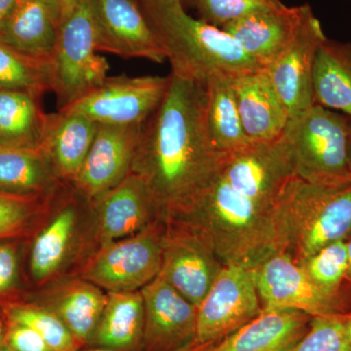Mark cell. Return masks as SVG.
Instances as JSON below:
<instances>
[{
	"mask_svg": "<svg viewBox=\"0 0 351 351\" xmlns=\"http://www.w3.org/2000/svg\"><path fill=\"white\" fill-rule=\"evenodd\" d=\"M169 76L162 101L142 127L131 169L164 223L188 209L216 181L226 156L208 135L204 85Z\"/></svg>",
	"mask_w": 351,
	"mask_h": 351,
	"instance_id": "1",
	"label": "cell"
},
{
	"mask_svg": "<svg viewBox=\"0 0 351 351\" xmlns=\"http://www.w3.org/2000/svg\"><path fill=\"white\" fill-rule=\"evenodd\" d=\"M169 223L195 232L225 267L254 269L279 252L272 208L245 197L219 176Z\"/></svg>",
	"mask_w": 351,
	"mask_h": 351,
	"instance_id": "2",
	"label": "cell"
},
{
	"mask_svg": "<svg viewBox=\"0 0 351 351\" xmlns=\"http://www.w3.org/2000/svg\"><path fill=\"white\" fill-rule=\"evenodd\" d=\"M172 66V75L206 85L214 76L263 69L228 32L195 19L184 0H138Z\"/></svg>",
	"mask_w": 351,
	"mask_h": 351,
	"instance_id": "3",
	"label": "cell"
},
{
	"mask_svg": "<svg viewBox=\"0 0 351 351\" xmlns=\"http://www.w3.org/2000/svg\"><path fill=\"white\" fill-rule=\"evenodd\" d=\"M279 253L302 265L351 235V184L332 188L294 177L272 205Z\"/></svg>",
	"mask_w": 351,
	"mask_h": 351,
	"instance_id": "4",
	"label": "cell"
},
{
	"mask_svg": "<svg viewBox=\"0 0 351 351\" xmlns=\"http://www.w3.org/2000/svg\"><path fill=\"white\" fill-rule=\"evenodd\" d=\"M295 176L320 186L351 184V119L313 105L289 120L283 132Z\"/></svg>",
	"mask_w": 351,
	"mask_h": 351,
	"instance_id": "5",
	"label": "cell"
},
{
	"mask_svg": "<svg viewBox=\"0 0 351 351\" xmlns=\"http://www.w3.org/2000/svg\"><path fill=\"white\" fill-rule=\"evenodd\" d=\"M91 0H80L60 27L50 61L51 91L63 110L100 87L110 64L97 54Z\"/></svg>",
	"mask_w": 351,
	"mask_h": 351,
	"instance_id": "6",
	"label": "cell"
},
{
	"mask_svg": "<svg viewBox=\"0 0 351 351\" xmlns=\"http://www.w3.org/2000/svg\"><path fill=\"white\" fill-rule=\"evenodd\" d=\"M166 223L101 247L85 269V280L108 292H136L160 274Z\"/></svg>",
	"mask_w": 351,
	"mask_h": 351,
	"instance_id": "7",
	"label": "cell"
},
{
	"mask_svg": "<svg viewBox=\"0 0 351 351\" xmlns=\"http://www.w3.org/2000/svg\"><path fill=\"white\" fill-rule=\"evenodd\" d=\"M253 270L263 311L294 309L313 317L351 311L350 290L338 295L324 292L285 254H272Z\"/></svg>",
	"mask_w": 351,
	"mask_h": 351,
	"instance_id": "8",
	"label": "cell"
},
{
	"mask_svg": "<svg viewBox=\"0 0 351 351\" xmlns=\"http://www.w3.org/2000/svg\"><path fill=\"white\" fill-rule=\"evenodd\" d=\"M297 177L283 134L271 141L249 142L223 156L219 178L237 193L272 208L285 184Z\"/></svg>",
	"mask_w": 351,
	"mask_h": 351,
	"instance_id": "9",
	"label": "cell"
},
{
	"mask_svg": "<svg viewBox=\"0 0 351 351\" xmlns=\"http://www.w3.org/2000/svg\"><path fill=\"white\" fill-rule=\"evenodd\" d=\"M262 311L254 270L223 267L197 306L196 345L218 343L257 317Z\"/></svg>",
	"mask_w": 351,
	"mask_h": 351,
	"instance_id": "10",
	"label": "cell"
},
{
	"mask_svg": "<svg viewBox=\"0 0 351 351\" xmlns=\"http://www.w3.org/2000/svg\"><path fill=\"white\" fill-rule=\"evenodd\" d=\"M170 76H112L64 112L80 113L98 124L143 125L162 101Z\"/></svg>",
	"mask_w": 351,
	"mask_h": 351,
	"instance_id": "11",
	"label": "cell"
},
{
	"mask_svg": "<svg viewBox=\"0 0 351 351\" xmlns=\"http://www.w3.org/2000/svg\"><path fill=\"white\" fill-rule=\"evenodd\" d=\"M223 267L195 232L180 223H166L158 276L191 304L199 306Z\"/></svg>",
	"mask_w": 351,
	"mask_h": 351,
	"instance_id": "12",
	"label": "cell"
},
{
	"mask_svg": "<svg viewBox=\"0 0 351 351\" xmlns=\"http://www.w3.org/2000/svg\"><path fill=\"white\" fill-rule=\"evenodd\" d=\"M96 50L162 64L166 55L138 0H91Z\"/></svg>",
	"mask_w": 351,
	"mask_h": 351,
	"instance_id": "13",
	"label": "cell"
},
{
	"mask_svg": "<svg viewBox=\"0 0 351 351\" xmlns=\"http://www.w3.org/2000/svg\"><path fill=\"white\" fill-rule=\"evenodd\" d=\"M325 38L320 21L311 9L295 38L265 68L290 119L314 105V61Z\"/></svg>",
	"mask_w": 351,
	"mask_h": 351,
	"instance_id": "14",
	"label": "cell"
},
{
	"mask_svg": "<svg viewBox=\"0 0 351 351\" xmlns=\"http://www.w3.org/2000/svg\"><path fill=\"white\" fill-rule=\"evenodd\" d=\"M144 125V124H143ZM143 125L98 124L73 188L94 201L130 175Z\"/></svg>",
	"mask_w": 351,
	"mask_h": 351,
	"instance_id": "15",
	"label": "cell"
},
{
	"mask_svg": "<svg viewBox=\"0 0 351 351\" xmlns=\"http://www.w3.org/2000/svg\"><path fill=\"white\" fill-rule=\"evenodd\" d=\"M140 291L145 306L142 351H176L195 343V304L160 276Z\"/></svg>",
	"mask_w": 351,
	"mask_h": 351,
	"instance_id": "16",
	"label": "cell"
},
{
	"mask_svg": "<svg viewBox=\"0 0 351 351\" xmlns=\"http://www.w3.org/2000/svg\"><path fill=\"white\" fill-rule=\"evenodd\" d=\"M311 10L308 4L252 13L223 25L228 32L261 66L265 69L276 59L295 38Z\"/></svg>",
	"mask_w": 351,
	"mask_h": 351,
	"instance_id": "17",
	"label": "cell"
},
{
	"mask_svg": "<svg viewBox=\"0 0 351 351\" xmlns=\"http://www.w3.org/2000/svg\"><path fill=\"white\" fill-rule=\"evenodd\" d=\"M94 201L103 246L134 237L161 221L144 182L131 173Z\"/></svg>",
	"mask_w": 351,
	"mask_h": 351,
	"instance_id": "18",
	"label": "cell"
},
{
	"mask_svg": "<svg viewBox=\"0 0 351 351\" xmlns=\"http://www.w3.org/2000/svg\"><path fill=\"white\" fill-rule=\"evenodd\" d=\"M245 134L251 142L280 137L290 117L265 69L232 76Z\"/></svg>",
	"mask_w": 351,
	"mask_h": 351,
	"instance_id": "19",
	"label": "cell"
},
{
	"mask_svg": "<svg viewBox=\"0 0 351 351\" xmlns=\"http://www.w3.org/2000/svg\"><path fill=\"white\" fill-rule=\"evenodd\" d=\"M313 318L294 309L262 311L237 332L200 351H294Z\"/></svg>",
	"mask_w": 351,
	"mask_h": 351,
	"instance_id": "20",
	"label": "cell"
},
{
	"mask_svg": "<svg viewBox=\"0 0 351 351\" xmlns=\"http://www.w3.org/2000/svg\"><path fill=\"white\" fill-rule=\"evenodd\" d=\"M62 23L61 10L53 0H20L0 27V43L50 63Z\"/></svg>",
	"mask_w": 351,
	"mask_h": 351,
	"instance_id": "21",
	"label": "cell"
},
{
	"mask_svg": "<svg viewBox=\"0 0 351 351\" xmlns=\"http://www.w3.org/2000/svg\"><path fill=\"white\" fill-rule=\"evenodd\" d=\"M98 123L80 113H49L39 151L60 182L73 184L90 151Z\"/></svg>",
	"mask_w": 351,
	"mask_h": 351,
	"instance_id": "22",
	"label": "cell"
},
{
	"mask_svg": "<svg viewBox=\"0 0 351 351\" xmlns=\"http://www.w3.org/2000/svg\"><path fill=\"white\" fill-rule=\"evenodd\" d=\"M90 346L112 351H142L145 306L141 291L108 292Z\"/></svg>",
	"mask_w": 351,
	"mask_h": 351,
	"instance_id": "23",
	"label": "cell"
},
{
	"mask_svg": "<svg viewBox=\"0 0 351 351\" xmlns=\"http://www.w3.org/2000/svg\"><path fill=\"white\" fill-rule=\"evenodd\" d=\"M314 105L341 110L351 119V43L325 38L313 66Z\"/></svg>",
	"mask_w": 351,
	"mask_h": 351,
	"instance_id": "24",
	"label": "cell"
},
{
	"mask_svg": "<svg viewBox=\"0 0 351 351\" xmlns=\"http://www.w3.org/2000/svg\"><path fill=\"white\" fill-rule=\"evenodd\" d=\"M60 184L39 149L0 145V193L43 199Z\"/></svg>",
	"mask_w": 351,
	"mask_h": 351,
	"instance_id": "25",
	"label": "cell"
},
{
	"mask_svg": "<svg viewBox=\"0 0 351 351\" xmlns=\"http://www.w3.org/2000/svg\"><path fill=\"white\" fill-rule=\"evenodd\" d=\"M40 98L25 92L0 90V145L39 149L45 134L48 114Z\"/></svg>",
	"mask_w": 351,
	"mask_h": 351,
	"instance_id": "26",
	"label": "cell"
},
{
	"mask_svg": "<svg viewBox=\"0 0 351 351\" xmlns=\"http://www.w3.org/2000/svg\"><path fill=\"white\" fill-rule=\"evenodd\" d=\"M205 120L208 135L221 154L241 149L251 142L245 134L232 86V76H214L205 85Z\"/></svg>",
	"mask_w": 351,
	"mask_h": 351,
	"instance_id": "27",
	"label": "cell"
},
{
	"mask_svg": "<svg viewBox=\"0 0 351 351\" xmlns=\"http://www.w3.org/2000/svg\"><path fill=\"white\" fill-rule=\"evenodd\" d=\"M108 295L87 280L69 284L51 311L61 318L80 346H90L107 302ZM48 307V306H47Z\"/></svg>",
	"mask_w": 351,
	"mask_h": 351,
	"instance_id": "28",
	"label": "cell"
},
{
	"mask_svg": "<svg viewBox=\"0 0 351 351\" xmlns=\"http://www.w3.org/2000/svg\"><path fill=\"white\" fill-rule=\"evenodd\" d=\"M75 203V200H69L32 242L29 267L36 283L56 274L66 258L77 219Z\"/></svg>",
	"mask_w": 351,
	"mask_h": 351,
	"instance_id": "29",
	"label": "cell"
},
{
	"mask_svg": "<svg viewBox=\"0 0 351 351\" xmlns=\"http://www.w3.org/2000/svg\"><path fill=\"white\" fill-rule=\"evenodd\" d=\"M0 90L25 92L41 98L51 91L49 62L25 56L0 43Z\"/></svg>",
	"mask_w": 351,
	"mask_h": 351,
	"instance_id": "30",
	"label": "cell"
},
{
	"mask_svg": "<svg viewBox=\"0 0 351 351\" xmlns=\"http://www.w3.org/2000/svg\"><path fill=\"white\" fill-rule=\"evenodd\" d=\"M5 319L23 323L38 332L55 351H80L68 327L49 307L29 302H14L0 306Z\"/></svg>",
	"mask_w": 351,
	"mask_h": 351,
	"instance_id": "31",
	"label": "cell"
},
{
	"mask_svg": "<svg viewBox=\"0 0 351 351\" xmlns=\"http://www.w3.org/2000/svg\"><path fill=\"white\" fill-rule=\"evenodd\" d=\"M300 265L324 292L338 295L350 291L346 285L348 254L345 240L328 245Z\"/></svg>",
	"mask_w": 351,
	"mask_h": 351,
	"instance_id": "32",
	"label": "cell"
},
{
	"mask_svg": "<svg viewBox=\"0 0 351 351\" xmlns=\"http://www.w3.org/2000/svg\"><path fill=\"white\" fill-rule=\"evenodd\" d=\"M196 9L200 19L218 27L230 24L252 13L278 8L280 0H184Z\"/></svg>",
	"mask_w": 351,
	"mask_h": 351,
	"instance_id": "33",
	"label": "cell"
},
{
	"mask_svg": "<svg viewBox=\"0 0 351 351\" xmlns=\"http://www.w3.org/2000/svg\"><path fill=\"white\" fill-rule=\"evenodd\" d=\"M41 200L0 193V240L22 239L40 214Z\"/></svg>",
	"mask_w": 351,
	"mask_h": 351,
	"instance_id": "34",
	"label": "cell"
},
{
	"mask_svg": "<svg viewBox=\"0 0 351 351\" xmlns=\"http://www.w3.org/2000/svg\"><path fill=\"white\" fill-rule=\"evenodd\" d=\"M345 315L313 317L308 332L294 351H351V341L345 332Z\"/></svg>",
	"mask_w": 351,
	"mask_h": 351,
	"instance_id": "35",
	"label": "cell"
},
{
	"mask_svg": "<svg viewBox=\"0 0 351 351\" xmlns=\"http://www.w3.org/2000/svg\"><path fill=\"white\" fill-rule=\"evenodd\" d=\"M20 239L0 240V306L16 302L21 290Z\"/></svg>",
	"mask_w": 351,
	"mask_h": 351,
	"instance_id": "36",
	"label": "cell"
},
{
	"mask_svg": "<svg viewBox=\"0 0 351 351\" xmlns=\"http://www.w3.org/2000/svg\"><path fill=\"white\" fill-rule=\"evenodd\" d=\"M4 318V317H3ZM5 346L12 351H55L32 328L5 319Z\"/></svg>",
	"mask_w": 351,
	"mask_h": 351,
	"instance_id": "37",
	"label": "cell"
},
{
	"mask_svg": "<svg viewBox=\"0 0 351 351\" xmlns=\"http://www.w3.org/2000/svg\"><path fill=\"white\" fill-rule=\"evenodd\" d=\"M19 2L20 0H0V27L8 19Z\"/></svg>",
	"mask_w": 351,
	"mask_h": 351,
	"instance_id": "38",
	"label": "cell"
},
{
	"mask_svg": "<svg viewBox=\"0 0 351 351\" xmlns=\"http://www.w3.org/2000/svg\"><path fill=\"white\" fill-rule=\"evenodd\" d=\"M61 10L63 21L71 14L80 0H53Z\"/></svg>",
	"mask_w": 351,
	"mask_h": 351,
	"instance_id": "39",
	"label": "cell"
},
{
	"mask_svg": "<svg viewBox=\"0 0 351 351\" xmlns=\"http://www.w3.org/2000/svg\"><path fill=\"white\" fill-rule=\"evenodd\" d=\"M5 320L0 311V350L5 346Z\"/></svg>",
	"mask_w": 351,
	"mask_h": 351,
	"instance_id": "40",
	"label": "cell"
},
{
	"mask_svg": "<svg viewBox=\"0 0 351 351\" xmlns=\"http://www.w3.org/2000/svg\"><path fill=\"white\" fill-rule=\"evenodd\" d=\"M203 346H197V345H196V343H193V345L184 346V348H180V350H178L176 351H200L201 348H202ZM83 351H112V350H104V348H90V350H83Z\"/></svg>",
	"mask_w": 351,
	"mask_h": 351,
	"instance_id": "41",
	"label": "cell"
},
{
	"mask_svg": "<svg viewBox=\"0 0 351 351\" xmlns=\"http://www.w3.org/2000/svg\"><path fill=\"white\" fill-rule=\"evenodd\" d=\"M343 324H345L346 338L348 339V341H351V311L350 313L346 314Z\"/></svg>",
	"mask_w": 351,
	"mask_h": 351,
	"instance_id": "42",
	"label": "cell"
},
{
	"mask_svg": "<svg viewBox=\"0 0 351 351\" xmlns=\"http://www.w3.org/2000/svg\"><path fill=\"white\" fill-rule=\"evenodd\" d=\"M348 243V274H346V281L351 285V235L350 239L346 241Z\"/></svg>",
	"mask_w": 351,
	"mask_h": 351,
	"instance_id": "43",
	"label": "cell"
},
{
	"mask_svg": "<svg viewBox=\"0 0 351 351\" xmlns=\"http://www.w3.org/2000/svg\"><path fill=\"white\" fill-rule=\"evenodd\" d=\"M0 351H12V350H9L8 348H6V346H4V348H2V350Z\"/></svg>",
	"mask_w": 351,
	"mask_h": 351,
	"instance_id": "44",
	"label": "cell"
}]
</instances>
